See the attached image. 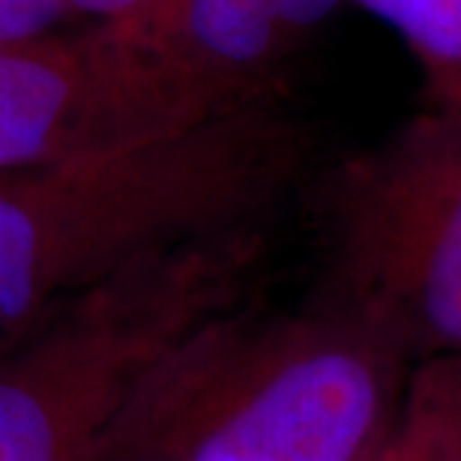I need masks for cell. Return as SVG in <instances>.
<instances>
[{
    "label": "cell",
    "mask_w": 461,
    "mask_h": 461,
    "mask_svg": "<svg viewBox=\"0 0 461 461\" xmlns=\"http://www.w3.org/2000/svg\"><path fill=\"white\" fill-rule=\"evenodd\" d=\"M267 225L147 255L0 350V461H103L129 404L192 336L240 309Z\"/></svg>",
    "instance_id": "cell-3"
},
{
    "label": "cell",
    "mask_w": 461,
    "mask_h": 461,
    "mask_svg": "<svg viewBox=\"0 0 461 461\" xmlns=\"http://www.w3.org/2000/svg\"><path fill=\"white\" fill-rule=\"evenodd\" d=\"M348 0H165L147 22L112 27L153 54L210 112L285 105L291 67Z\"/></svg>",
    "instance_id": "cell-6"
},
{
    "label": "cell",
    "mask_w": 461,
    "mask_h": 461,
    "mask_svg": "<svg viewBox=\"0 0 461 461\" xmlns=\"http://www.w3.org/2000/svg\"><path fill=\"white\" fill-rule=\"evenodd\" d=\"M395 357L330 306L237 309L156 368L103 461H357L384 435Z\"/></svg>",
    "instance_id": "cell-2"
},
{
    "label": "cell",
    "mask_w": 461,
    "mask_h": 461,
    "mask_svg": "<svg viewBox=\"0 0 461 461\" xmlns=\"http://www.w3.org/2000/svg\"><path fill=\"white\" fill-rule=\"evenodd\" d=\"M69 9L63 0H0V42H33L54 36Z\"/></svg>",
    "instance_id": "cell-9"
},
{
    "label": "cell",
    "mask_w": 461,
    "mask_h": 461,
    "mask_svg": "<svg viewBox=\"0 0 461 461\" xmlns=\"http://www.w3.org/2000/svg\"><path fill=\"white\" fill-rule=\"evenodd\" d=\"M312 156L285 105L78 159L0 168V339L165 249L270 225Z\"/></svg>",
    "instance_id": "cell-1"
},
{
    "label": "cell",
    "mask_w": 461,
    "mask_h": 461,
    "mask_svg": "<svg viewBox=\"0 0 461 461\" xmlns=\"http://www.w3.org/2000/svg\"><path fill=\"white\" fill-rule=\"evenodd\" d=\"M390 24L426 78V99L461 108V0H354Z\"/></svg>",
    "instance_id": "cell-8"
},
{
    "label": "cell",
    "mask_w": 461,
    "mask_h": 461,
    "mask_svg": "<svg viewBox=\"0 0 461 461\" xmlns=\"http://www.w3.org/2000/svg\"><path fill=\"white\" fill-rule=\"evenodd\" d=\"M357 461H461V357L426 359L402 417Z\"/></svg>",
    "instance_id": "cell-7"
},
{
    "label": "cell",
    "mask_w": 461,
    "mask_h": 461,
    "mask_svg": "<svg viewBox=\"0 0 461 461\" xmlns=\"http://www.w3.org/2000/svg\"><path fill=\"white\" fill-rule=\"evenodd\" d=\"M222 117L112 27L0 42V168L78 159Z\"/></svg>",
    "instance_id": "cell-5"
},
{
    "label": "cell",
    "mask_w": 461,
    "mask_h": 461,
    "mask_svg": "<svg viewBox=\"0 0 461 461\" xmlns=\"http://www.w3.org/2000/svg\"><path fill=\"white\" fill-rule=\"evenodd\" d=\"M333 312L395 354L461 357V108L429 103L324 189Z\"/></svg>",
    "instance_id": "cell-4"
},
{
    "label": "cell",
    "mask_w": 461,
    "mask_h": 461,
    "mask_svg": "<svg viewBox=\"0 0 461 461\" xmlns=\"http://www.w3.org/2000/svg\"><path fill=\"white\" fill-rule=\"evenodd\" d=\"M69 13L94 15L96 24L135 27L147 22L165 0H63Z\"/></svg>",
    "instance_id": "cell-10"
}]
</instances>
